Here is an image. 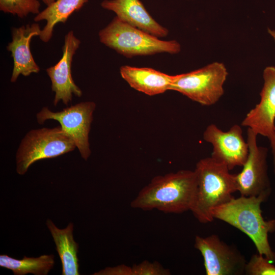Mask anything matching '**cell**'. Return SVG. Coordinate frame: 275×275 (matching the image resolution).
Segmentation results:
<instances>
[{
	"label": "cell",
	"mask_w": 275,
	"mask_h": 275,
	"mask_svg": "<svg viewBox=\"0 0 275 275\" xmlns=\"http://www.w3.org/2000/svg\"><path fill=\"white\" fill-rule=\"evenodd\" d=\"M75 148L74 141L61 126L31 130L23 138L17 150L16 172L23 175L36 161L58 157Z\"/></svg>",
	"instance_id": "obj_5"
},
{
	"label": "cell",
	"mask_w": 275,
	"mask_h": 275,
	"mask_svg": "<svg viewBox=\"0 0 275 275\" xmlns=\"http://www.w3.org/2000/svg\"><path fill=\"white\" fill-rule=\"evenodd\" d=\"M197 186L195 170H181L158 175L141 189L130 206L144 211L156 209L165 213L190 211Z\"/></svg>",
	"instance_id": "obj_1"
},
{
	"label": "cell",
	"mask_w": 275,
	"mask_h": 275,
	"mask_svg": "<svg viewBox=\"0 0 275 275\" xmlns=\"http://www.w3.org/2000/svg\"><path fill=\"white\" fill-rule=\"evenodd\" d=\"M98 35L102 43L128 58L162 52L175 54L181 50L177 41L161 40L117 16Z\"/></svg>",
	"instance_id": "obj_4"
},
{
	"label": "cell",
	"mask_w": 275,
	"mask_h": 275,
	"mask_svg": "<svg viewBox=\"0 0 275 275\" xmlns=\"http://www.w3.org/2000/svg\"><path fill=\"white\" fill-rule=\"evenodd\" d=\"M53 255H43L38 257L24 256L17 259L7 255H0V266L11 270L15 275H47L54 264Z\"/></svg>",
	"instance_id": "obj_18"
},
{
	"label": "cell",
	"mask_w": 275,
	"mask_h": 275,
	"mask_svg": "<svg viewBox=\"0 0 275 275\" xmlns=\"http://www.w3.org/2000/svg\"><path fill=\"white\" fill-rule=\"evenodd\" d=\"M40 3L38 0H0V10L20 18L30 13L38 14L40 11Z\"/></svg>",
	"instance_id": "obj_19"
},
{
	"label": "cell",
	"mask_w": 275,
	"mask_h": 275,
	"mask_svg": "<svg viewBox=\"0 0 275 275\" xmlns=\"http://www.w3.org/2000/svg\"><path fill=\"white\" fill-rule=\"evenodd\" d=\"M272 262L262 254H254L246 263L244 273L248 275H275Z\"/></svg>",
	"instance_id": "obj_20"
},
{
	"label": "cell",
	"mask_w": 275,
	"mask_h": 275,
	"mask_svg": "<svg viewBox=\"0 0 275 275\" xmlns=\"http://www.w3.org/2000/svg\"><path fill=\"white\" fill-rule=\"evenodd\" d=\"M203 139L213 146L211 157L226 165L229 170L242 166L249 154V146L242 136L241 127L235 124L228 131H224L213 124L204 130Z\"/></svg>",
	"instance_id": "obj_10"
},
{
	"label": "cell",
	"mask_w": 275,
	"mask_h": 275,
	"mask_svg": "<svg viewBox=\"0 0 275 275\" xmlns=\"http://www.w3.org/2000/svg\"><path fill=\"white\" fill-rule=\"evenodd\" d=\"M80 44V40L69 31L65 36L60 60L54 66L46 69L51 82V89L54 92V105L62 101L65 105L72 101L73 95L81 96V89L74 83L71 74L72 59Z\"/></svg>",
	"instance_id": "obj_11"
},
{
	"label": "cell",
	"mask_w": 275,
	"mask_h": 275,
	"mask_svg": "<svg viewBox=\"0 0 275 275\" xmlns=\"http://www.w3.org/2000/svg\"><path fill=\"white\" fill-rule=\"evenodd\" d=\"M101 6L115 13L122 21L158 38L168 34V30L153 18L140 0H104Z\"/></svg>",
	"instance_id": "obj_14"
},
{
	"label": "cell",
	"mask_w": 275,
	"mask_h": 275,
	"mask_svg": "<svg viewBox=\"0 0 275 275\" xmlns=\"http://www.w3.org/2000/svg\"><path fill=\"white\" fill-rule=\"evenodd\" d=\"M263 78L260 102L246 114L241 125L269 139L275 130V67H266Z\"/></svg>",
	"instance_id": "obj_12"
},
{
	"label": "cell",
	"mask_w": 275,
	"mask_h": 275,
	"mask_svg": "<svg viewBox=\"0 0 275 275\" xmlns=\"http://www.w3.org/2000/svg\"><path fill=\"white\" fill-rule=\"evenodd\" d=\"M271 193L257 196L234 197L228 202L213 208V219L224 221L238 229L253 241L258 253L275 262V252L268 241V234L275 231V220L266 221L262 216L261 204Z\"/></svg>",
	"instance_id": "obj_2"
},
{
	"label": "cell",
	"mask_w": 275,
	"mask_h": 275,
	"mask_svg": "<svg viewBox=\"0 0 275 275\" xmlns=\"http://www.w3.org/2000/svg\"><path fill=\"white\" fill-rule=\"evenodd\" d=\"M257 135L248 128V156L241 171L235 174L237 190L242 196H257L271 191L267 162L268 149L258 145Z\"/></svg>",
	"instance_id": "obj_8"
},
{
	"label": "cell",
	"mask_w": 275,
	"mask_h": 275,
	"mask_svg": "<svg viewBox=\"0 0 275 275\" xmlns=\"http://www.w3.org/2000/svg\"><path fill=\"white\" fill-rule=\"evenodd\" d=\"M132 275H170V269L164 268L158 262L144 260L132 266Z\"/></svg>",
	"instance_id": "obj_21"
},
{
	"label": "cell",
	"mask_w": 275,
	"mask_h": 275,
	"mask_svg": "<svg viewBox=\"0 0 275 275\" xmlns=\"http://www.w3.org/2000/svg\"><path fill=\"white\" fill-rule=\"evenodd\" d=\"M47 6L51 5L56 0H41Z\"/></svg>",
	"instance_id": "obj_25"
},
{
	"label": "cell",
	"mask_w": 275,
	"mask_h": 275,
	"mask_svg": "<svg viewBox=\"0 0 275 275\" xmlns=\"http://www.w3.org/2000/svg\"><path fill=\"white\" fill-rule=\"evenodd\" d=\"M195 171L197 186L190 211L199 222L209 223L214 219L211 210L229 201L237 191L235 174H231L226 165L211 157L201 159Z\"/></svg>",
	"instance_id": "obj_3"
},
{
	"label": "cell",
	"mask_w": 275,
	"mask_h": 275,
	"mask_svg": "<svg viewBox=\"0 0 275 275\" xmlns=\"http://www.w3.org/2000/svg\"><path fill=\"white\" fill-rule=\"evenodd\" d=\"M88 0H56L35 17V22L46 21L41 30L40 39L48 42L52 37L53 28L60 22L65 23L69 17L75 11L81 9Z\"/></svg>",
	"instance_id": "obj_17"
},
{
	"label": "cell",
	"mask_w": 275,
	"mask_h": 275,
	"mask_svg": "<svg viewBox=\"0 0 275 275\" xmlns=\"http://www.w3.org/2000/svg\"><path fill=\"white\" fill-rule=\"evenodd\" d=\"M96 106L93 101H85L57 112L44 107L37 113V120L41 124L49 119L58 121L74 141L81 157L87 160L91 153L89 135Z\"/></svg>",
	"instance_id": "obj_7"
},
{
	"label": "cell",
	"mask_w": 275,
	"mask_h": 275,
	"mask_svg": "<svg viewBox=\"0 0 275 275\" xmlns=\"http://www.w3.org/2000/svg\"><path fill=\"white\" fill-rule=\"evenodd\" d=\"M268 139L270 143V147L272 155L273 172L275 174V130Z\"/></svg>",
	"instance_id": "obj_23"
},
{
	"label": "cell",
	"mask_w": 275,
	"mask_h": 275,
	"mask_svg": "<svg viewBox=\"0 0 275 275\" xmlns=\"http://www.w3.org/2000/svg\"><path fill=\"white\" fill-rule=\"evenodd\" d=\"M122 77L134 89L149 96L163 93L170 90L174 75L151 68L125 65L120 67Z\"/></svg>",
	"instance_id": "obj_15"
},
{
	"label": "cell",
	"mask_w": 275,
	"mask_h": 275,
	"mask_svg": "<svg viewBox=\"0 0 275 275\" xmlns=\"http://www.w3.org/2000/svg\"><path fill=\"white\" fill-rule=\"evenodd\" d=\"M268 33L272 37L275 42V30H271L270 29L268 28Z\"/></svg>",
	"instance_id": "obj_24"
},
{
	"label": "cell",
	"mask_w": 275,
	"mask_h": 275,
	"mask_svg": "<svg viewBox=\"0 0 275 275\" xmlns=\"http://www.w3.org/2000/svg\"><path fill=\"white\" fill-rule=\"evenodd\" d=\"M94 275H132L131 266L121 264L108 267L95 272Z\"/></svg>",
	"instance_id": "obj_22"
},
{
	"label": "cell",
	"mask_w": 275,
	"mask_h": 275,
	"mask_svg": "<svg viewBox=\"0 0 275 275\" xmlns=\"http://www.w3.org/2000/svg\"><path fill=\"white\" fill-rule=\"evenodd\" d=\"M228 73L225 65L213 62L200 69L174 75L170 90L175 91L202 105L216 103L224 93Z\"/></svg>",
	"instance_id": "obj_6"
},
{
	"label": "cell",
	"mask_w": 275,
	"mask_h": 275,
	"mask_svg": "<svg viewBox=\"0 0 275 275\" xmlns=\"http://www.w3.org/2000/svg\"><path fill=\"white\" fill-rule=\"evenodd\" d=\"M194 246L203 256L207 275H240L244 273L246 263L244 257L217 235L196 236Z\"/></svg>",
	"instance_id": "obj_9"
},
{
	"label": "cell",
	"mask_w": 275,
	"mask_h": 275,
	"mask_svg": "<svg viewBox=\"0 0 275 275\" xmlns=\"http://www.w3.org/2000/svg\"><path fill=\"white\" fill-rule=\"evenodd\" d=\"M46 226L52 235L61 261L62 274H80L77 257L79 246L73 238V224L70 223L65 228L59 229L51 220L48 219Z\"/></svg>",
	"instance_id": "obj_16"
},
{
	"label": "cell",
	"mask_w": 275,
	"mask_h": 275,
	"mask_svg": "<svg viewBox=\"0 0 275 275\" xmlns=\"http://www.w3.org/2000/svg\"><path fill=\"white\" fill-rule=\"evenodd\" d=\"M41 30L37 23L13 28L12 40L7 46L13 59V68L10 81L15 82L20 74L28 76L38 73L40 68L32 56L30 43L33 37L40 36Z\"/></svg>",
	"instance_id": "obj_13"
}]
</instances>
